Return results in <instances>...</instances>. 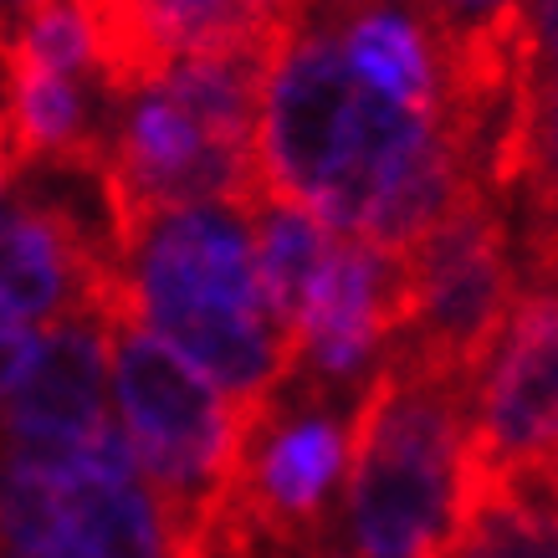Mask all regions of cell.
<instances>
[{
    "mask_svg": "<svg viewBox=\"0 0 558 558\" xmlns=\"http://www.w3.org/2000/svg\"><path fill=\"white\" fill-rule=\"evenodd\" d=\"M108 241L138 323L195 364L231 405L288 379L292 343L256 282L246 205H149Z\"/></svg>",
    "mask_w": 558,
    "mask_h": 558,
    "instance_id": "cell-1",
    "label": "cell"
},
{
    "mask_svg": "<svg viewBox=\"0 0 558 558\" xmlns=\"http://www.w3.org/2000/svg\"><path fill=\"white\" fill-rule=\"evenodd\" d=\"M472 400L379 349L349 410L343 543L359 558H440L457 523V476Z\"/></svg>",
    "mask_w": 558,
    "mask_h": 558,
    "instance_id": "cell-2",
    "label": "cell"
},
{
    "mask_svg": "<svg viewBox=\"0 0 558 558\" xmlns=\"http://www.w3.org/2000/svg\"><path fill=\"white\" fill-rule=\"evenodd\" d=\"M400 256L410 277V313L385 349L472 400L523 282L508 205L492 190H472Z\"/></svg>",
    "mask_w": 558,
    "mask_h": 558,
    "instance_id": "cell-3",
    "label": "cell"
},
{
    "mask_svg": "<svg viewBox=\"0 0 558 558\" xmlns=\"http://www.w3.org/2000/svg\"><path fill=\"white\" fill-rule=\"evenodd\" d=\"M108 374L119 395V430L159 502L170 554L205 523L226 451V400L195 364L138 323L134 303L102 313Z\"/></svg>",
    "mask_w": 558,
    "mask_h": 558,
    "instance_id": "cell-4",
    "label": "cell"
},
{
    "mask_svg": "<svg viewBox=\"0 0 558 558\" xmlns=\"http://www.w3.org/2000/svg\"><path fill=\"white\" fill-rule=\"evenodd\" d=\"M558 446V282L523 277L472 389L461 472L533 482Z\"/></svg>",
    "mask_w": 558,
    "mask_h": 558,
    "instance_id": "cell-5",
    "label": "cell"
},
{
    "mask_svg": "<svg viewBox=\"0 0 558 558\" xmlns=\"http://www.w3.org/2000/svg\"><path fill=\"white\" fill-rule=\"evenodd\" d=\"M108 425V339L98 313L47 328L32 364L0 405V446L77 451Z\"/></svg>",
    "mask_w": 558,
    "mask_h": 558,
    "instance_id": "cell-6",
    "label": "cell"
},
{
    "mask_svg": "<svg viewBox=\"0 0 558 558\" xmlns=\"http://www.w3.org/2000/svg\"><path fill=\"white\" fill-rule=\"evenodd\" d=\"M497 201L523 210V277L558 282V62L538 47L527 57L518 123L497 170H492Z\"/></svg>",
    "mask_w": 558,
    "mask_h": 558,
    "instance_id": "cell-7",
    "label": "cell"
},
{
    "mask_svg": "<svg viewBox=\"0 0 558 558\" xmlns=\"http://www.w3.org/2000/svg\"><path fill=\"white\" fill-rule=\"evenodd\" d=\"M36 558H174L170 533L159 518L154 492L144 476L134 482H102V476L72 472L51 538Z\"/></svg>",
    "mask_w": 558,
    "mask_h": 558,
    "instance_id": "cell-8",
    "label": "cell"
},
{
    "mask_svg": "<svg viewBox=\"0 0 558 558\" xmlns=\"http://www.w3.org/2000/svg\"><path fill=\"white\" fill-rule=\"evenodd\" d=\"M298 0H129L134 26L159 68L210 51H267L271 32L292 16Z\"/></svg>",
    "mask_w": 558,
    "mask_h": 558,
    "instance_id": "cell-9",
    "label": "cell"
},
{
    "mask_svg": "<svg viewBox=\"0 0 558 558\" xmlns=\"http://www.w3.org/2000/svg\"><path fill=\"white\" fill-rule=\"evenodd\" d=\"M32 354H36V333L26 328V323H16V318H5V313H0V405H5V395H11L16 379L26 374Z\"/></svg>",
    "mask_w": 558,
    "mask_h": 558,
    "instance_id": "cell-10",
    "label": "cell"
},
{
    "mask_svg": "<svg viewBox=\"0 0 558 558\" xmlns=\"http://www.w3.org/2000/svg\"><path fill=\"white\" fill-rule=\"evenodd\" d=\"M527 32H533V47L558 62V0H527Z\"/></svg>",
    "mask_w": 558,
    "mask_h": 558,
    "instance_id": "cell-11",
    "label": "cell"
},
{
    "mask_svg": "<svg viewBox=\"0 0 558 558\" xmlns=\"http://www.w3.org/2000/svg\"><path fill=\"white\" fill-rule=\"evenodd\" d=\"M527 487L538 492L543 512H548V518H554V523H558V446H554V451H548V461H543L538 472H533V482H527Z\"/></svg>",
    "mask_w": 558,
    "mask_h": 558,
    "instance_id": "cell-12",
    "label": "cell"
},
{
    "mask_svg": "<svg viewBox=\"0 0 558 558\" xmlns=\"http://www.w3.org/2000/svg\"><path fill=\"white\" fill-rule=\"evenodd\" d=\"M523 558H558V523H548L538 533V538L527 543V554Z\"/></svg>",
    "mask_w": 558,
    "mask_h": 558,
    "instance_id": "cell-13",
    "label": "cell"
},
{
    "mask_svg": "<svg viewBox=\"0 0 558 558\" xmlns=\"http://www.w3.org/2000/svg\"><path fill=\"white\" fill-rule=\"evenodd\" d=\"M307 558H359V554H354V548H349V543H343V538H333V533H328V538H323V543H318V548H313V554H307Z\"/></svg>",
    "mask_w": 558,
    "mask_h": 558,
    "instance_id": "cell-14",
    "label": "cell"
}]
</instances>
